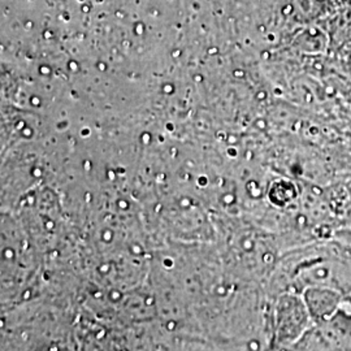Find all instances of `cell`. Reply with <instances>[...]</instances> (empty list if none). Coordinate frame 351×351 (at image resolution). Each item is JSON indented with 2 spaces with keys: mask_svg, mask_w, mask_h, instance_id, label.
I'll return each mask as SVG.
<instances>
[{
  "mask_svg": "<svg viewBox=\"0 0 351 351\" xmlns=\"http://www.w3.org/2000/svg\"><path fill=\"white\" fill-rule=\"evenodd\" d=\"M319 326L328 350H351V293L343 295L337 311Z\"/></svg>",
  "mask_w": 351,
  "mask_h": 351,
  "instance_id": "obj_1",
  "label": "cell"
},
{
  "mask_svg": "<svg viewBox=\"0 0 351 351\" xmlns=\"http://www.w3.org/2000/svg\"><path fill=\"white\" fill-rule=\"evenodd\" d=\"M345 293L330 287H307L303 300L314 324H322L337 311Z\"/></svg>",
  "mask_w": 351,
  "mask_h": 351,
  "instance_id": "obj_2",
  "label": "cell"
}]
</instances>
